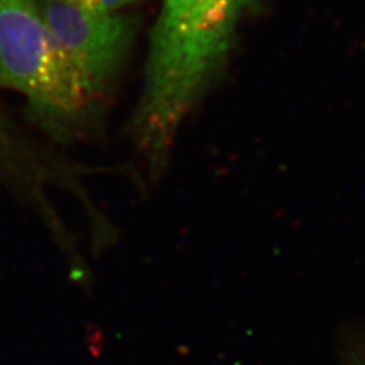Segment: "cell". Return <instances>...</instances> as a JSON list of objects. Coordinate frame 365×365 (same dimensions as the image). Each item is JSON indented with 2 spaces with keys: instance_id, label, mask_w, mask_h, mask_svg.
Returning <instances> with one entry per match:
<instances>
[{
  "instance_id": "6da1fadb",
  "label": "cell",
  "mask_w": 365,
  "mask_h": 365,
  "mask_svg": "<svg viewBox=\"0 0 365 365\" xmlns=\"http://www.w3.org/2000/svg\"><path fill=\"white\" fill-rule=\"evenodd\" d=\"M252 1L161 0L131 120L133 141L150 165L164 163L184 118L225 63Z\"/></svg>"
},
{
  "instance_id": "7a4b0ae2",
  "label": "cell",
  "mask_w": 365,
  "mask_h": 365,
  "mask_svg": "<svg viewBox=\"0 0 365 365\" xmlns=\"http://www.w3.org/2000/svg\"><path fill=\"white\" fill-rule=\"evenodd\" d=\"M0 88L24 96L31 129L63 149L86 141L102 117L57 49L38 0H0Z\"/></svg>"
},
{
  "instance_id": "3957f363",
  "label": "cell",
  "mask_w": 365,
  "mask_h": 365,
  "mask_svg": "<svg viewBox=\"0 0 365 365\" xmlns=\"http://www.w3.org/2000/svg\"><path fill=\"white\" fill-rule=\"evenodd\" d=\"M99 170L25 128L0 102V192L31 210L51 229L63 226L54 192L86 207L92 200L90 179L98 178Z\"/></svg>"
},
{
  "instance_id": "277c9868",
  "label": "cell",
  "mask_w": 365,
  "mask_h": 365,
  "mask_svg": "<svg viewBox=\"0 0 365 365\" xmlns=\"http://www.w3.org/2000/svg\"><path fill=\"white\" fill-rule=\"evenodd\" d=\"M57 49L93 105L103 110L135 34L134 19L80 0H38Z\"/></svg>"
},
{
  "instance_id": "5b68a950",
  "label": "cell",
  "mask_w": 365,
  "mask_h": 365,
  "mask_svg": "<svg viewBox=\"0 0 365 365\" xmlns=\"http://www.w3.org/2000/svg\"><path fill=\"white\" fill-rule=\"evenodd\" d=\"M88 6L108 10V11H123L126 7L138 3L140 0H80Z\"/></svg>"
}]
</instances>
